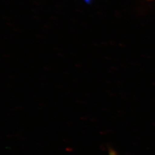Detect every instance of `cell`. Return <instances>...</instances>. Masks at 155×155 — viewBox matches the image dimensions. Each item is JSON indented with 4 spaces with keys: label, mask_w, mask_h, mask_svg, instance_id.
Segmentation results:
<instances>
[{
    "label": "cell",
    "mask_w": 155,
    "mask_h": 155,
    "mask_svg": "<svg viewBox=\"0 0 155 155\" xmlns=\"http://www.w3.org/2000/svg\"><path fill=\"white\" fill-rule=\"evenodd\" d=\"M109 155H118L116 151L113 149H110L109 150Z\"/></svg>",
    "instance_id": "cell-1"
},
{
    "label": "cell",
    "mask_w": 155,
    "mask_h": 155,
    "mask_svg": "<svg viewBox=\"0 0 155 155\" xmlns=\"http://www.w3.org/2000/svg\"><path fill=\"white\" fill-rule=\"evenodd\" d=\"M84 3H86L87 4H90L91 3H92L93 0H83Z\"/></svg>",
    "instance_id": "cell-2"
},
{
    "label": "cell",
    "mask_w": 155,
    "mask_h": 155,
    "mask_svg": "<svg viewBox=\"0 0 155 155\" xmlns=\"http://www.w3.org/2000/svg\"></svg>",
    "instance_id": "cell-3"
}]
</instances>
